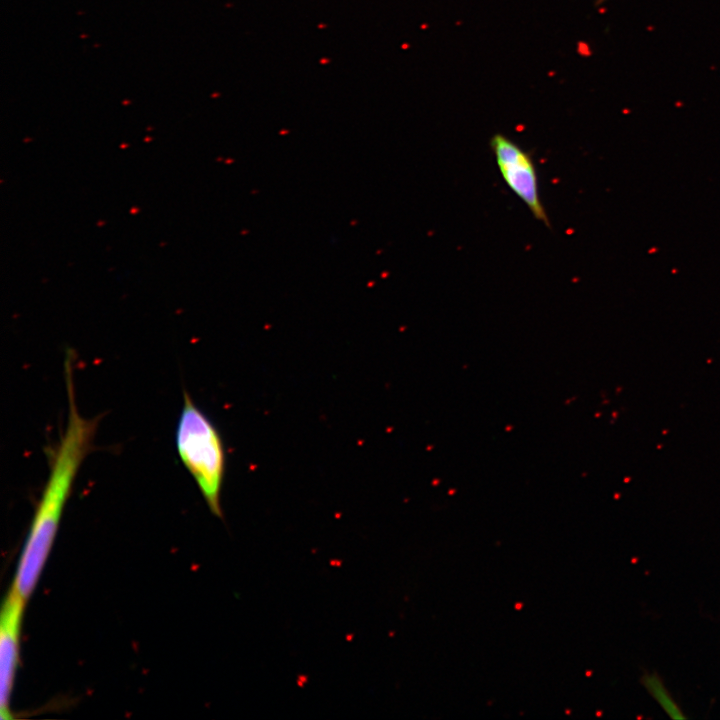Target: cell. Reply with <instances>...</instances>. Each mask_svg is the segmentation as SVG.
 <instances>
[{
	"label": "cell",
	"instance_id": "obj_3",
	"mask_svg": "<svg viewBox=\"0 0 720 720\" xmlns=\"http://www.w3.org/2000/svg\"><path fill=\"white\" fill-rule=\"evenodd\" d=\"M490 146L507 186L525 203L537 220L550 227L540 201L536 167L531 155L500 133L493 135Z\"/></svg>",
	"mask_w": 720,
	"mask_h": 720
},
{
	"label": "cell",
	"instance_id": "obj_1",
	"mask_svg": "<svg viewBox=\"0 0 720 720\" xmlns=\"http://www.w3.org/2000/svg\"><path fill=\"white\" fill-rule=\"evenodd\" d=\"M73 360V356L68 355L64 364L68 397L67 424L50 457L48 478L32 518L12 584L26 600L37 585L77 473L93 447L99 422L98 417L85 418L77 408Z\"/></svg>",
	"mask_w": 720,
	"mask_h": 720
},
{
	"label": "cell",
	"instance_id": "obj_2",
	"mask_svg": "<svg viewBox=\"0 0 720 720\" xmlns=\"http://www.w3.org/2000/svg\"><path fill=\"white\" fill-rule=\"evenodd\" d=\"M176 446L181 462L196 482L210 511L221 517L220 495L226 469L223 441L217 428L187 391L183 393Z\"/></svg>",
	"mask_w": 720,
	"mask_h": 720
},
{
	"label": "cell",
	"instance_id": "obj_5",
	"mask_svg": "<svg viewBox=\"0 0 720 720\" xmlns=\"http://www.w3.org/2000/svg\"><path fill=\"white\" fill-rule=\"evenodd\" d=\"M642 684L654 700L671 718L681 719L685 717L673 697L664 686L662 679L657 674H645L642 677Z\"/></svg>",
	"mask_w": 720,
	"mask_h": 720
},
{
	"label": "cell",
	"instance_id": "obj_4",
	"mask_svg": "<svg viewBox=\"0 0 720 720\" xmlns=\"http://www.w3.org/2000/svg\"><path fill=\"white\" fill-rule=\"evenodd\" d=\"M26 599L11 586L0 615V718L11 719V696L19 663L20 634Z\"/></svg>",
	"mask_w": 720,
	"mask_h": 720
},
{
	"label": "cell",
	"instance_id": "obj_6",
	"mask_svg": "<svg viewBox=\"0 0 720 720\" xmlns=\"http://www.w3.org/2000/svg\"><path fill=\"white\" fill-rule=\"evenodd\" d=\"M604 1H605V0H598V1H597V4H600V3L604 2Z\"/></svg>",
	"mask_w": 720,
	"mask_h": 720
}]
</instances>
